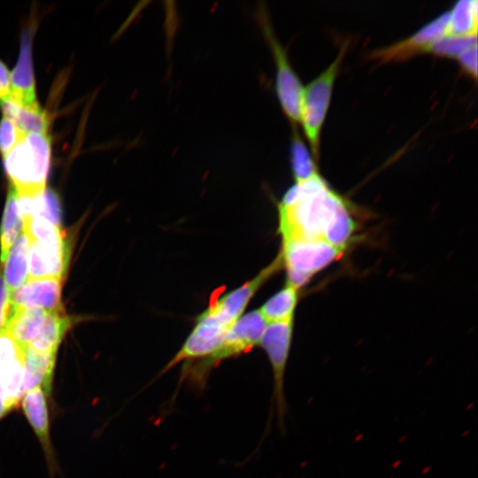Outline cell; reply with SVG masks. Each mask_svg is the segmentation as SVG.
Wrapping results in <instances>:
<instances>
[{
    "mask_svg": "<svg viewBox=\"0 0 478 478\" xmlns=\"http://www.w3.org/2000/svg\"><path fill=\"white\" fill-rule=\"evenodd\" d=\"M11 98V72L0 59V104Z\"/></svg>",
    "mask_w": 478,
    "mask_h": 478,
    "instance_id": "27",
    "label": "cell"
},
{
    "mask_svg": "<svg viewBox=\"0 0 478 478\" xmlns=\"http://www.w3.org/2000/svg\"><path fill=\"white\" fill-rule=\"evenodd\" d=\"M28 254L29 279L61 280L65 276L70 247L64 236L46 241L30 239Z\"/></svg>",
    "mask_w": 478,
    "mask_h": 478,
    "instance_id": "10",
    "label": "cell"
},
{
    "mask_svg": "<svg viewBox=\"0 0 478 478\" xmlns=\"http://www.w3.org/2000/svg\"><path fill=\"white\" fill-rule=\"evenodd\" d=\"M462 70L473 79L477 78V43L465 50L456 58Z\"/></svg>",
    "mask_w": 478,
    "mask_h": 478,
    "instance_id": "25",
    "label": "cell"
},
{
    "mask_svg": "<svg viewBox=\"0 0 478 478\" xmlns=\"http://www.w3.org/2000/svg\"><path fill=\"white\" fill-rule=\"evenodd\" d=\"M10 312V292L0 274V331L4 328Z\"/></svg>",
    "mask_w": 478,
    "mask_h": 478,
    "instance_id": "26",
    "label": "cell"
},
{
    "mask_svg": "<svg viewBox=\"0 0 478 478\" xmlns=\"http://www.w3.org/2000/svg\"><path fill=\"white\" fill-rule=\"evenodd\" d=\"M56 353L37 351L30 346L24 349L23 394L35 387L50 392L53 377Z\"/></svg>",
    "mask_w": 478,
    "mask_h": 478,
    "instance_id": "13",
    "label": "cell"
},
{
    "mask_svg": "<svg viewBox=\"0 0 478 478\" xmlns=\"http://www.w3.org/2000/svg\"><path fill=\"white\" fill-rule=\"evenodd\" d=\"M294 319L267 324L259 345L266 351L272 370V415L277 416L280 428L284 430L288 405L285 394V373L293 337Z\"/></svg>",
    "mask_w": 478,
    "mask_h": 478,
    "instance_id": "6",
    "label": "cell"
},
{
    "mask_svg": "<svg viewBox=\"0 0 478 478\" xmlns=\"http://www.w3.org/2000/svg\"><path fill=\"white\" fill-rule=\"evenodd\" d=\"M449 12L440 14L412 35L372 51L370 58L381 63L401 61L415 55L427 53L429 45L437 38L448 35L447 22Z\"/></svg>",
    "mask_w": 478,
    "mask_h": 478,
    "instance_id": "9",
    "label": "cell"
},
{
    "mask_svg": "<svg viewBox=\"0 0 478 478\" xmlns=\"http://www.w3.org/2000/svg\"><path fill=\"white\" fill-rule=\"evenodd\" d=\"M24 363V350L4 329L0 331V382L16 366Z\"/></svg>",
    "mask_w": 478,
    "mask_h": 478,
    "instance_id": "23",
    "label": "cell"
},
{
    "mask_svg": "<svg viewBox=\"0 0 478 478\" xmlns=\"http://www.w3.org/2000/svg\"><path fill=\"white\" fill-rule=\"evenodd\" d=\"M447 32L449 35H477V1L461 0L450 10Z\"/></svg>",
    "mask_w": 478,
    "mask_h": 478,
    "instance_id": "21",
    "label": "cell"
},
{
    "mask_svg": "<svg viewBox=\"0 0 478 478\" xmlns=\"http://www.w3.org/2000/svg\"><path fill=\"white\" fill-rule=\"evenodd\" d=\"M23 137L13 122L5 116L0 120V154L4 158Z\"/></svg>",
    "mask_w": 478,
    "mask_h": 478,
    "instance_id": "24",
    "label": "cell"
},
{
    "mask_svg": "<svg viewBox=\"0 0 478 478\" xmlns=\"http://www.w3.org/2000/svg\"><path fill=\"white\" fill-rule=\"evenodd\" d=\"M293 127L289 151L290 166L295 182H301L310 179L320 172L310 149L307 148L298 135L297 127Z\"/></svg>",
    "mask_w": 478,
    "mask_h": 478,
    "instance_id": "22",
    "label": "cell"
},
{
    "mask_svg": "<svg viewBox=\"0 0 478 478\" xmlns=\"http://www.w3.org/2000/svg\"><path fill=\"white\" fill-rule=\"evenodd\" d=\"M352 205L320 173L305 181L295 182L277 205L281 241L325 240L335 220Z\"/></svg>",
    "mask_w": 478,
    "mask_h": 478,
    "instance_id": "1",
    "label": "cell"
},
{
    "mask_svg": "<svg viewBox=\"0 0 478 478\" xmlns=\"http://www.w3.org/2000/svg\"><path fill=\"white\" fill-rule=\"evenodd\" d=\"M11 100L31 110L40 109L36 98L29 31L23 30L16 66L11 72Z\"/></svg>",
    "mask_w": 478,
    "mask_h": 478,
    "instance_id": "11",
    "label": "cell"
},
{
    "mask_svg": "<svg viewBox=\"0 0 478 478\" xmlns=\"http://www.w3.org/2000/svg\"><path fill=\"white\" fill-rule=\"evenodd\" d=\"M344 250L321 239L281 241L280 256L286 269V283L300 289L317 273L338 260Z\"/></svg>",
    "mask_w": 478,
    "mask_h": 478,
    "instance_id": "5",
    "label": "cell"
},
{
    "mask_svg": "<svg viewBox=\"0 0 478 478\" xmlns=\"http://www.w3.org/2000/svg\"><path fill=\"white\" fill-rule=\"evenodd\" d=\"M298 289L286 285L268 298L258 309L267 324L295 319V310L299 297Z\"/></svg>",
    "mask_w": 478,
    "mask_h": 478,
    "instance_id": "18",
    "label": "cell"
},
{
    "mask_svg": "<svg viewBox=\"0 0 478 478\" xmlns=\"http://www.w3.org/2000/svg\"><path fill=\"white\" fill-rule=\"evenodd\" d=\"M348 46L349 42H343L335 59L328 67L303 87L299 125L316 163L320 158V135L330 105L334 84Z\"/></svg>",
    "mask_w": 478,
    "mask_h": 478,
    "instance_id": "4",
    "label": "cell"
},
{
    "mask_svg": "<svg viewBox=\"0 0 478 478\" xmlns=\"http://www.w3.org/2000/svg\"><path fill=\"white\" fill-rule=\"evenodd\" d=\"M51 158L48 134L23 136L4 158V167L18 196H35L46 189Z\"/></svg>",
    "mask_w": 478,
    "mask_h": 478,
    "instance_id": "2",
    "label": "cell"
},
{
    "mask_svg": "<svg viewBox=\"0 0 478 478\" xmlns=\"http://www.w3.org/2000/svg\"><path fill=\"white\" fill-rule=\"evenodd\" d=\"M258 14L263 34L267 40L275 62V92L279 103L293 127H297L300 122L303 86L290 65L286 50L276 38L265 11Z\"/></svg>",
    "mask_w": 478,
    "mask_h": 478,
    "instance_id": "7",
    "label": "cell"
},
{
    "mask_svg": "<svg viewBox=\"0 0 478 478\" xmlns=\"http://www.w3.org/2000/svg\"><path fill=\"white\" fill-rule=\"evenodd\" d=\"M267 326L258 310L243 315L227 331L220 346L210 356L184 362L180 384L188 381L196 389H203L211 371L221 361L251 351L259 345Z\"/></svg>",
    "mask_w": 478,
    "mask_h": 478,
    "instance_id": "3",
    "label": "cell"
},
{
    "mask_svg": "<svg viewBox=\"0 0 478 478\" xmlns=\"http://www.w3.org/2000/svg\"><path fill=\"white\" fill-rule=\"evenodd\" d=\"M61 282L58 279H29L10 292V308H41L48 312L61 310Z\"/></svg>",
    "mask_w": 478,
    "mask_h": 478,
    "instance_id": "12",
    "label": "cell"
},
{
    "mask_svg": "<svg viewBox=\"0 0 478 478\" xmlns=\"http://www.w3.org/2000/svg\"><path fill=\"white\" fill-rule=\"evenodd\" d=\"M71 325L62 311L49 312L39 334L28 345L37 351L57 353L62 337Z\"/></svg>",
    "mask_w": 478,
    "mask_h": 478,
    "instance_id": "19",
    "label": "cell"
},
{
    "mask_svg": "<svg viewBox=\"0 0 478 478\" xmlns=\"http://www.w3.org/2000/svg\"><path fill=\"white\" fill-rule=\"evenodd\" d=\"M29 246V236L22 229L3 263V278L9 292L20 287L28 275Z\"/></svg>",
    "mask_w": 478,
    "mask_h": 478,
    "instance_id": "16",
    "label": "cell"
},
{
    "mask_svg": "<svg viewBox=\"0 0 478 478\" xmlns=\"http://www.w3.org/2000/svg\"><path fill=\"white\" fill-rule=\"evenodd\" d=\"M23 412L46 451L50 449L49 413L45 391L35 387L22 396Z\"/></svg>",
    "mask_w": 478,
    "mask_h": 478,
    "instance_id": "15",
    "label": "cell"
},
{
    "mask_svg": "<svg viewBox=\"0 0 478 478\" xmlns=\"http://www.w3.org/2000/svg\"><path fill=\"white\" fill-rule=\"evenodd\" d=\"M4 116L10 119L20 134L25 136L30 134H48L49 120L41 108L31 110L24 108L9 99L0 104Z\"/></svg>",
    "mask_w": 478,
    "mask_h": 478,
    "instance_id": "17",
    "label": "cell"
},
{
    "mask_svg": "<svg viewBox=\"0 0 478 478\" xmlns=\"http://www.w3.org/2000/svg\"><path fill=\"white\" fill-rule=\"evenodd\" d=\"M48 312L41 308H10L4 329L24 350L39 334Z\"/></svg>",
    "mask_w": 478,
    "mask_h": 478,
    "instance_id": "14",
    "label": "cell"
},
{
    "mask_svg": "<svg viewBox=\"0 0 478 478\" xmlns=\"http://www.w3.org/2000/svg\"><path fill=\"white\" fill-rule=\"evenodd\" d=\"M22 230V220L18 207V196L15 189L11 187L3 215L0 228V245L2 264L5 260L10 248L15 242L19 232Z\"/></svg>",
    "mask_w": 478,
    "mask_h": 478,
    "instance_id": "20",
    "label": "cell"
},
{
    "mask_svg": "<svg viewBox=\"0 0 478 478\" xmlns=\"http://www.w3.org/2000/svg\"><path fill=\"white\" fill-rule=\"evenodd\" d=\"M281 268L282 262L278 254L267 266L238 288L222 294L216 290L207 309L222 322L232 327L243 315L257 291Z\"/></svg>",
    "mask_w": 478,
    "mask_h": 478,
    "instance_id": "8",
    "label": "cell"
},
{
    "mask_svg": "<svg viewBox=\"0 0 478 478\" xmlns=\"http://www.w3.org/2000/svg\"><path fill=\"white\" fill-rule=\"evenodd\" d=\"M10 411L7 408L4 399L0 391V419L3 418Z\"/></svg>",
    "mask_w": 478,
    "mask_h": 478,
    "instance_id": "28",
    "label": "cell"
}]
</instances>
